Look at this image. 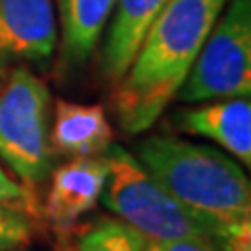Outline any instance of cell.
<instances>
[{
  "label": "cell",
  "instance_id": "6da1fadb",
  "mask_svg": "<svg viewBox=\"0 0 251 251\" xmlns=\"http://www.w3.org/2000/svg\"><path fill=\"white\" fill-rule=\"evenodd\" d=\"M136 159L214 234L220 251H251V184L224 151L176 136H149Z\"/></svg>",
  "mask_w": 251,
  "mask_h": 251
},
{
  "label": "cell",
  "instance_id": "7a4b0ae2",
  "mask_svg": "<svg viewBox=\"0 0 251 251\" xmlns=\"http://www.w3.org/2000/svg\"><path fill=\"white\" fill-rule=\"evenodd\" d=\"M228 0H170L113 88V111L130 134L153 128L176 99Z\"/></svg>",
  "mask_w": 251,
  "mask_h": 251
},
{
  "label": "cell",
  "instance_id": "3957f363",
  "mask_svg": "<svg viewBox=\"0 0 251 251\" xmlns=\"http://www.w3.org/2000/svg\"><path fill=\"white\" fill-rule=\"evenodd\" d=\"M103 155L107 180L100 201L122 222L132 226L143 239H201L214 243L207 226L172 197L132 153L111 145Z\"/></svg>",
  "mask_w": 251,
  "mask_h": 251
},
{
  "label": "cell",
  "instance_id": "277c9868",
  "mask_svg": "<svg viewBox=\"0 0 251 251\" xmlns=\"http://www.w3.org/2000/svg\"><path fill=\"white\" fill-rule=\"evenodd\" d=\"M49 109L50 92L29 67L0 74V159L34 201L52 170Z\"/></svg>",
  "mask_w": 251,
  "mask_h": 251
},
{
  "label": "cell",
  "instance_id": "5b68a950",
  "mask_svg": "<svg viewBox=\"0 0 251 251\" xmlns=\"http://www.w3.org/2000/svg\"><path fill=\"white\" fill-rule=\"evenodd\" d=\"M251 92V0H230L207 34L176 100L205 103Z\"/></svg>",
  "mask_w": 251,
  "mask_h": 251
},
{
  "label": "cell",
  "instance_id": "8992f818",
  "mask_svg": "<svg viewBox=\"0 0 251 251\" xmlns=\"http://www.w3.org/2000/svg\"><path fill=\"white\" fill-rule=\"evenodd\" d=\"M57 38L52 0H0V74L46 65Z\"/></svg>",
  "mask_w": 251,
  "mask_h": 251
},
{
  "label": "cell",
  "instance_id": "52a82bcc",
  "mask_svg": "<svg viewBox=\"0 0 251 251\" xmlns=\"http://www.w3.org/2000/svg\"><path fill=\"white\" fill-rule=\"evenodd\" d=\"M107 180L105 155L74 157L50 170V186L42 216L61 241H67L77 222L94 209Z\"/></svg>",
  "mask_w": 251,
  "mask_h": 251
},
{
  "label": "cell",
  "instance_id": "ba28073f",
  "mask_svg": "<svg viewBox=\"0 0 251 251\" xmlns=\"http://www.w3.org/2000/svg\"><path fill=\"white\" fill-rule=\"evenodd\" d=\"M174 126L184 134L209 138L241 166H251L249 97L218 99L197 103V107H184L174 113Z\"/></svg>",
  "mask_w": 251,
  "mask_h": 251
},
{
  "label": "cell",
  "instance_id": "9c48e42d",
  "mask_svg": "<svg viewBox=\"0 0 251 251\" xmlns=\"http://www.w3.org/2000/svg\"><path fill=\"white\" fill-rule=\"evenodd\" d=\"M52 153L63 157L103 155L113 140L111 124L100 105H82L59 99L54 103V120L49 132Z\"/></svg>",
  "mask_w": 251,
  "mask_h": 251
},
{
  "label": "cell",
  "instance_id": "30bf717a",
  "mask_svg": "<svg viewBox=\"0 0 251 251\" xmlns=\"http://www.w3.org/2000/svg\"><path fill=\"white\" fill-rule=\"evenodd\" d=\"M170 0H117L103 44V74L117 82L134 59L151 23Z\"/></svg>",
  "mask_w": 251,
  "mask_h": 251
},
{
  "label": "cell",
  "instance_id": "8fae6325",
  "mask_svg": "<svg viewBox=\"0 0 251 251\" xmlns=\"http://www.w3.org/2000/svg\"><path fill=\"white\" fill-rule=\"evenodd\" d=\"M61 19V52L72 65L92 54L117 0H57Z\"/></svg>",
  "mask_w": 251,
  "mask_h": 251
},
{
  "label": "cell",
  "instance_id": "7c38bea8",
  "mask_svg": "<svg viewBox=\"0 0 251 251\" xmlns=\"http://www.w3.org/2000/svg\"><path fill=\"white\" fill-rule=\"evenodd\" d=\"M77 251H143L145 239L120 218H100L77 232Z\"/></svg>",
  "mask_w": 251,
  "mask_h": 251
},
{
  "label": "cell",
  "instance_id": "4fadbf2b",
  "mask_svg": "<svg viewBox=\"0 0 251 251\" xmlns=\"http://www.w3.org/2000/svg\"><path fill=\"white\" fill-rule=\"evenodd\" d=\"M34 239V222L19 207L0 205V251L21 249Z\"/></svg>",
  "mask_w": 251,
  "mask_h": 251
},
{
  "label": "cell",
  "instance_id": "5bb4252c",
  "mask_svg": "<svg viewBox=\"0 0 251 251\" xmlns=\"http://www.w3.org/2000/svg\"><path fill=\"white\" fill-rule=\"evenodd\" d=\"M0 205H9V207H19L23 211H31V214H40L36 201L25 193L17 180H13L6 170L0 163Z\"/></svg>",
  "mask_w": 251,
  "mask_h": 251
},
{
  "label": "cell",
  "instance_id": "9a60e30c",
  "mask_svg": "<svg viewBox=\"0 0 251 251\" xmlns=\"http://www.w3.org/2000/svg\"><path fill=\"white\" fill-rule=\"evenodd\" d=\"M143 251H220L214 243L201 239H145Z\"/></svg>",
  "mask_w": 251,
  "mask_h": 251
},
{
  "label": "cell",
  "instance_id": "2e32d148",
  "mask_svg": "<svg viewBox=\"0 0 251 251\" xmlns=\"http://www.w3.org/2000/svg\"><path fill=\"white\" fill-rule=\"evenodd\" d=\"M13 251H21V249H13Z\"/></svg>",
  "mask_w": 251,
  "mask_h": 251
}]
</instances>
